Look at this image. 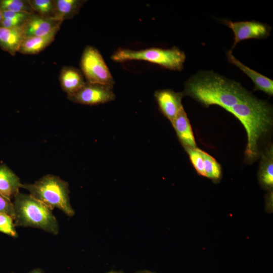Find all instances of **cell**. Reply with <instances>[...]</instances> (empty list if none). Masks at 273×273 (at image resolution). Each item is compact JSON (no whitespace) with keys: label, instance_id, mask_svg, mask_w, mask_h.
I'll return each instance as SVG.
<instances>
[{"label":"cell","instance_id":"cell-18","mask_svg":"<svg viewBox=\"0 0 273 273\" xmlns=\"http://www.w3.org/2000/svg\"><path fill=\"white\" fill-rule=\"evenodd\" d=\"M200 153L203 159L205 176L213 180H218L221 174L219 164L206 152L200 150Z\"/></svg>","mask_w":273,"mask_h":273},{"label":"cell","instance_id":"cell-10","mask_svg":"<svg viewBox=\"0 0 273 273\" xmlns=\"http://www.w3.org/2000/svg\"><path fill=\"white\" fill-rule=\"evenodd\" d=\"M226 57L229 62L236 65L252 80L254 84V90H261L270 96H272V80L242 64L233 55L231 50L226 53Z\"/></svg>","mask_w":273,"mask_h":273},{"label":"cell","instance_id":"cell-24","mask_svg":"<svg viewBox=\"0 0 273 273\" xmlns=\"http://www.w3.org/2000/svg\"><path fill=\"white\" fill-rule=\"evenodd\" d=\"M3 19H19L25 21L32 14L2 11Z\"/></svg>","mask_w":273,"mask_h":273},{"label":"cell","instance_id":"cell-5","mask_svg":"<svg viewBox=\"0 0 273 273\" xmlns=\"http://www.w3.org/2000/svg\"><path fill=\"white\" fill-rule=\"evenodd\" d=\"M80 68L87 83L113 86V77L102 55L96 48L87 46L84 49Z\"/></svg>","mask_w":273,"mask_h":273},{"label":"cell","instance_id":"cell-12","mask_svg":"<svg viewBox=\"0 0 273 273\" xmlns=\"http://www.w3.org/2000/svg\"><path fill=\"white\" fill-rule=\"evenodd\" d=\"M19 177L6 165H0V194L11 200L19 192Z\"/></svg>","mask_w":273,"mask_h":273},{"label":"cell","instance_id":"cell-17","mask_svg":"<svg viewBox=\"0 0 273 273\" xmlns=\"http://www.w3.org/2000/svg\"><path fill=\"white\" fill-rule=\"evenodd\" d=\"M84 3L78 0H57L55 1L56 15L55 18L62 21L70 18L78 13L81 6Z\"/></svg>","mask_w":273,"mask_h":273},{"label":"cell","instance_id":"cell-20","mask_svg":"<svg viewBox=\"0 0 273 273\" xmlns=\"http://www.w3.org/2000/svg\"><path fill=\"white\" fill-rule=\"evenodd\" d=\"M2 11L32 14L33 10L29 3L21 0H3L0 1Z\"/></svg>","mask_w":273,"mask_h":273},{"label":"cell","instance_id":"cell-2","mask_svg":"<svg viewBox=\"0 0 273 273\" xmlns=\"http://www.w3.org/2000/svg\"><path fill=\"white\" fill-rule=\"evenodd\" d=\"M16 226L39 229L54 235L59 226L52 210L30 194L18 193L13 202Z\"/></svg>","mask_w":273,"mask_h":273},{"label":"cell","instance_id":"cell-4","mask_svg":"<svg viewBox=\"0 0 273 273\" xmlns=\"http://www.w3.org/2000/svg\"><path fill=\"white\" fill-rule=\"evenodd\" d=\"M185 53L179 48H151L141 50L119 48L111 56V59L117 62L130 60H141L158 65L171 70L181 71L186 60Z\"/></svg>","mask_w":273,"mask_h":273},{"label":"cell","instance_id":"cell-28","mask_svg":"<svg viewBox=\"0 0 273 273\" xmlns=\"http://www.w3.org/2000/svg\"><path fill=\"white\" fill-rule=\"evenodd\" d=\"M106 273H124L122 271L111 270Z\"/></svg>","mask_w":273,"mask_h":273},{"label":"cell","instance_id":"cell-25","mask_svg":"<svg viewBox=\"0 0 273 273\" xmlns=\"http://www.w3.org/2000/svg\"><path fill=\"white\" fill-rule=\"evenodd\" d=\"M24 22L19 19H3L1 23L2 27L12 28L21 26Z\"/></svg>","mask_w":273,"mask_h":273},{"label":"cell","instance_id":"cell-14","mask_svg":"<svg viewBox=\"0 0 273 273\" xmlns=\"http://www.w3.org/2000/svg\"><path fill=\"white\" fill-rule=\"evenodd\" d=\"M60 81L62 89L67 93L68 97L75 94L86 83L81 72L73 67L62 69Z\"/></svg>","mask_w":273,"mask_h":273},{"label":"cell","instance_id":"cell-13","mask_svg":"<svg viewBox=\"0 0 273 273\" xmlns=\"http://www.w3.org/2000/svg\"><path fill=\"white\" fill-rule=\"evenodd\" d=\"M22 25L12 28L0 26V46L12 55L19 52L24 39Z\"/></svg>","mask_w":273,"mask_h":273},{"label":"cell","instance_id":"cell-23","mask_svg":"<svg viewBox=\"0 0 273 273\" xmlns=\"http://www.w3.org/2000/svg\"><path fill=\"white\" fill-rule=\"evenodd\" d=\"M0 213H6L14 217L13 202L0 194Z\"/></svg>","mask_w":273,"mask_h":273},{"label":"cell","instance_id":"cell-29","mask_svg":"<svg viewBox=\"0 0 273 273\" xmlns=\"http://www.w3.org/2000/svg\"><path fill=\"white\" fill-rule=\"evenodd\" d=\"M2 19H3V17H2V10L0 9V22L2 21Z\"/></svg>","mask_w":273,"mask_h":273},{"label":"cell","instance_id":"cell-9","mask_svg":"<svg viewBox=\"0 0 273 273\" xmlns=\"http://www.w3.org/2000/svg\"><path fill=\"white\" fill-rule=\"evenodd\" d=\"M184 96L183 92H175L170 89L158 90L154 94L161 113L171 123L183 108L181 100Z\"/></svg>","mask_w":273,"mask_h":273},{"label":"cell","instance_id":"cell-15","mask_svg":"<svg viewBox=\"0 0 273 273\" xmlns=\"http://www.w3.org/2000/svg\"><path fill=\"white\" fill-rule=\"evenodd\" d=\"M59 30L42 36L31 37L25 38L21 43L19 52L23 54H37L53 42Z\"/></svg>","mask_w":273,"mask_h":273},{"label":"cell","instance_id":"cell-8","mask_svg":"<svg viewBox=\"0 0 273 273\" xmlns=\"http://www.w3.org/2000/svg\"><path fill=\"white\" fill-rule=\"evenodd\" d=\"M62 22L55 18L32 15L22 25L24 39L45 36L59 30Z\"/></svg>","mask_w":273,"mask_h":273},{"label":"cell","instance_id":"cell-22","mask_svg":"<svg viewBox=\"0 0 273 273\" xmlns=\"http://www.w3.org/2000/svg\"><path fill=\"white\" fill-rule=\"evenodd\" d=\"M186 150L189 156L193 165L198 173L201 175L205 176L203 159L200 153V149L198 148H188L186 149Z\"/></svg>","mask_w":273,"mask_h":273},{"label":"cell","instance_id":"cell-1","mask_svg":"<svg viewBox=\"0 0 273 273\" xmlns=\"http://www.w3.org/2000/svg\"><path fill=\"white\" fill-rule=\"evenodd\" d=\"M183 93L205 107L220 106L239 120L260 103L239 82L213 71H200L191 76L186 82Z\"/></svg>","mask_w":273,"mask_h":273},{"label":"cell","instance_id":"cell-27","mask_svg":"<svg viewBox=\"0 0 273 273\" xmlns=\"http://www.w3.org/2000/svg\"><path fill=\"white\" fill-rule=\"evenodd\" d=\"M135 273H156V272L150 271V270H142L138 271Z\"/></svg>","mask_w":273,"mask_h":273},{"label":"cell","instance_id":"cell-16","mask_svg":"<svg viewBox=\"0 0 273 273\" xmlns=\"http://www.w3.org/2000/svg\"><path fill=\"white\" fill-rule=\"evenodd\" d=\"M259 179L265 188H271L273 185V151L272 145L269 146L263 153L260 164Z\"/></svg>","mask_w":273,"mask_h":273},{"label":"cell","instance_id":"cell-11","mask_svg":"<svg viewBox=\"0 0 273 273\" xmlns=\"http://www.w3.org/2000/svg\"><path fill=\"white\" fill-rule=\"evenodd\" d=\"M171 124L185 149L197 148L190 122L184 108L180 110Z\"/></svg>","mask_w":273,"mask_h":273},{"label":"cell","instance_id":"cell-3","mask_svg":"<svg viewBox=\"0 0 273 273\" xmlns=\"http://www.w3.org/2000/svg\"><path fill=\"white\" fill-rule=\"evenodd\" d=\"M21 188L51 210L58 208L69 216L75 214L70 203L68 184L57 176L47 174L33 184H22Z\"/></svg>","mask_w":273,"mask_h":273},{"label":"cell","instance_id":"cell-7","mask_svg":"<svg viewBox=\"0 0 273 273\" xmlns=\"http://www.w3.org/2000/svg\"><path fill=\"white\" fill-rule=\"evenodd\" d=\"M113 87L86 82L85 85L68 99L71 101L86 105H97L113 101L115 95Z\"/></svg>","mask_w":273,"mask_h":273},{"label":"cell","instance_id":"cell-21","mask_svg":"<svg viewBox=\"0 0 273 273\" xmlns=\"http://www.w3.org/2000/svg\"><path fill=\"white\" fill-rule=\"evenodd\" d=\"M13 218L6 213H0V232L16 238L18 234Z\"/></svg>","mask_w":273,"mask_h":273},{"label":"cell","instance_id":"cell-26","mask_svg":"<svg viewBox=\"0 0 273 273\" xmlns=\"http://www.w3.org/2000/svg\"><path fill=\"white\" fill-rule=\"evenodd\" d=\"M28 273H43V271L40 268H35Z\"/></svg>","mask_w":273,"mask_h":273},{"label":"cell","instance_id":"cell-6","mask_svg":"<svg viewBox=\"0 0 273 273\" xmlns=\"http://www.w3.org/2000/svg\"><path fill=\"white\" fill-rule=\"evenodd\" d=\"M222 22L232 30L234 34L231 51L242 40L266 38L269 36L271 31L269 25L256 21L233 22L225 20Z\"/></svg>","mask_w":273,"mask_h":273},{"label":"cell","instance_id":"cell-19","mask_svg":"<svg viewBox=\"0 0 273 273\" xmlns=\"http://www.w3.org/2000/svg\"><path fill=\"white\" fill-rule=\"evenodd\" d=\"M32 9L41 16L54 18L56 15L55 1L51 0H32L28 1Z\"/></svg>","mask_w":273,"mask_h":273}]
</instances>
